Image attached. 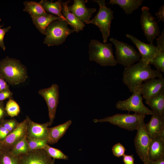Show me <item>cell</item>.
I'll return each mask as SVG.
<instances>
[{
    "instance_id": "obj_18",
    "label": "cell",
    "mask_w": 164,
    "mask_h": 164,
    "mask_svg": "<svg viewBox=\"0 0 164 164\" xmlns=\"http://www.w3.org/2000/svg\"><path fill=\"white\" fill-rule=\"evenodd\" d=\"M50 126L49 121L40 124L34 122L29 118L27 126L26 137L44 139L47 138L48 128Z\"/></svg>"
},
{
    "instance_id": "obj_21",
    "label": "cell",
    "mask_w": 164,
    "mask_h": 164,
    "mask_svg": "<svg viewBox=\"0 0 164 164\" xmlns=\"http://www.w3.org/2000/svg\"><path fill=\"white\" fill-rule=\"evenodd\" d=\"M70 2V0H68L62 2L61 12L66 19L67 23L72 27L75 31L78 33L83 29L85 25L68 10V4Z\"/></svg>"
},
{
    "instance_id": "obj_33",
    "label": "cell",
    "mask_w": 164,
    "mask_h": 164,
    "mask_svg": "<svg viewBox=\"0 0 164 164\" xmlns=\"http://www.w3.org/2000/svg\"><path fill=\"white\" fill-rule=\"evenodd\" d=\"M126 150L124 146L120 143L114 145L112 149L114 155L118 157L123 156L125 155Z\"/></svg>"
},
{
    "instance_id": "obj_2",
    "label": "cell",
    "mask_w": 164,
    "mask_h": 164,
    "mask_svg": "<svg viewBox=\"0 0 164 164\" xmlns=\"http://www.w3.org/2000/svg\"><path fill=\"white\" fill-rule=\"evenodd\" d=\"M0 76L10 85L19 84L27 79V69L19 60L7 56L0 61Z\"/></svg>"
},
{
    "instance_id": "obj_31",
    "label": "cell",
    "mask_w": 164,
    "mask_h": 164,
    "mask_svg": "<svg viewBox=\"0 0 164 164\" xmlns=\"http://www.w3.org/2000/svg\"><path fill=\"white\" fill-rule=\"evenodd\" d=\"M6 112L11 117L17 116L20 112L18 104L13 100L10 99L7 102L5 107Z\"/></svg>"
},
{
    "instance_id": "obj_41",
    "label": "cell",
    "mask_w": 164,
    "mask_h": 164,
    "mask_svg": "<svg viewBox=\"0 0 164 164\" xmlns=\"http://www.w3.org/2000/svg\"><path fill=\"white\" fill-rule=\"evenodd\" d=\"M9 90V86L6 81L0 76V92Z\"/></svg>"
},
{
    "instance_id": "obj_46",
    "label": "cell",
    "mask_w": 164,
    "mask_h": 164,
    "mask_svg": "<svg viewBox=\"0 0 164 164\" xmlns=\"http://www.w3.org/2000/svg\"><path fill=\"white\" fill-rule=\"evenodd\" d=\"M1 144L0 143V155H1V152H0V149H1Z\"/></svg>"
},
{
    "instance_id": "obj_34",
    "label": "cell",
    "mask_w": 164,
    "mask_h": 164,
    "mask_svg": "<svg viewBox=\"0 0 164 164\" xmlns=\"http://www.w3.org/2000/svg\"><path fill=\"white\" fill-rule=\"evenodd\" d=\"M19 123L16 120L13 119L4 121L2 126L10 132L15 128Z\"/></svg>"
},
{
    "instance_id": "obj_9",
    "label": "cell",
    "mask_w": 164,
    "mask_h": 164,
    "mask_svg": "<svg viewBox=\"0 0 164 164\" xmlns=\"http://www.w3.org/2000/svg\"><path fill=\"white\" fill-rule=\"evenodd\" d=\"M149 10L147 7H142L140 23L146 39L150 44H153L154 39L156 36H159L160 32L158 23Z\"/></svg>"
},
{
    "instance_id": "obj_38",
    "label": "cell",
    "mask_w": 164,
    "mask_h": 164,
    "mask_svg": "<svg viewBox=\"0 0 164 164\" xmlns=\"http://www.w3.org/2000/svg\"><path fill=\"white\" fill-rule=\"evenodd\" d=\"M157 18L159 19V22L160 21H162L164 22V5H163L161 6L156 13H155Z\"/></svg>"
},
{
    "instance_id": "obj_16",
    "label": "cell",
    "mask_w": 164,
    "mask_h": 164,
    "mask_svg": "<svg viewBox=\"0 0 164 164\" xmlns=\"http://www.w3.org/2000/svg\"><path fill=\"white\" fill-rule=\"evenodd\" d=\"M148 157L152 161L164 158V131L151 139Z\"/></svg>"
},
{
    "instance_id": "obj_25",
    "label": "cell",
    "mask_w": 164,
    "mask_h": 164,
    "mask_svg": "<svg viewBox=\"0 0 164 164\" xmlns=\"http://www.w3.org/2000/svg\"><path fill=\"white\" fill-rule=\"evenodd\" d=\"M39 3L46 12L55 15L67 22L61 12L62 3L61 0L53 2L46 0H42Z\"/></svg>"
},
{
    "instance_id": "obj_15",
    "label": "cell",
    "mask_w": 164,
    "mask_h": 164,
    "mask_svg": "<svg viewBox=\"0 0 164 164\" xmlns=\"http://www.w3.org/2000/svg\"><path fill=\"white\" fill-rule=\"evenodd\" d=\"M126 36L135 45L141 55V59L145 63H149L159 52L153 44L145 43L129 34H127Z\"/></svg>"
},
{
    "instance_id": "obj_8",
    "label": "cell",
    "mask_w": 164,
    "mask_h": 164,
    "mask_svg": "<svg viewBox=\"0 0 164 164\" xmlns=\"http://www.w3.org/2000/svg\"><path fill=\"white\" fill-rule=\"evenodd\" d=\"M110 40L115 46L118 63L126 67L134 64L140 60V54L132 46L113 38H110Z\"/></svg>"
},
{
    "instance_id": "obj_19",
    "label": "cell",
    "mask_w": 164,
    "mask_h": 164,
    "mask_svg": "<svg viewBox=\"0 0 164 164\" xmlns=\"http://www.w3.org/2000/svg\"><path fill=\"white\" fill-rule=\"evenodd\" d=\"M152 115L149 122L145 124V130L150 139L164 131V117L155 112H153Z\"/></svg>"
},
{
    "instance_id": "obj_28",
    "label": "cell",
    "mask_w": 164,
    "mask_h": 164,
    "mask_svg": "<svg viewBox=\"0 0 164 164\" xmlns=\"http://www.w3.org/2000/svg\"><path fill=\"white\" fill-rule=\"evenodd\" d=\"M26 138L29 151L43 149L46 145L48 144L47 139H41L27 137Z\"/></svg>"
},
{
    "instance_id": "obj_20",
    "label": "cell",
    "mask_w": 164,
    "mask_h": 164,
    "mask_svg": "<svg viewBox=\"0 0 164 164\" xmlns=\"http://www.w3.org/2000/svg\"><path fill=\"white\" fill-rule=\"evenodd\" d=\"M72 123V121L70 120L63 124L56 126L48 128L47 138L48 144H53L57 142L65 134Z\"/></svg>"
},
{
    "instance_id": "obj_27",
    "label": "cell",
    "mask_w": 164,
    "mask_h": 164,
    "mask_svg": "<svg viewBox=\"0 0 164 164\" xmlns=\"http://www.w3.org/2000/svg\"><path fill=\"white\" fill-rule=\"evenodd\" d=\"M9 150L13 155L18 156L29 151L26 135L16 143Z\"/></svg>"
},
{
    "instance_id": "obj_6",
    "label": "cell",
    "mask_w": 164,
    "mask_h": 164,
    "mask_svg": "<svg viewBox=\"0 0 164 164\" xmlns=\"http://www.w3.org/2000/svg\"><path fill=\"white\" fill-rule=\"evenodd\" d=\"M93 1L99 5V9L95 17L86 23L92 24L98 26L101 32L103 43H105L110 35L111 25L114 18L113 12L110 8L106 7L105 0H95Z\"/></svg>"
},
{
    "instance_id": "obj_35",
    "label": "cell",
    "mask_w": 164,
    "mask_h": 164,
    "mask_svg": "<svg viewBox=\"0 0 164 164\" xmlns=\"http://www.w3.org/2000/svg\"><path fill=\"white\" fill-rule=\"evenodd\" d=\"M11 28V26H9L3 29L0 28V47L3 50H5L4 41V37L6 32L9 30Z\"/></svg>"
},
{
    "instance_id": "obj_39",
    "label": "cell",
    "mask_w": 164,
    "mask_h": 164,
    "mask_svg": "<svg viewBox=\"0 0 164 164\" xmlns=\"http://www.w3.org/2000/svg\"><path fill=\"white\" fill-rule=\"evenodd\" d=\"M135 159L133 155H125L123 156V161L124 164H135Z\"/></svg>"
},
{
    "instance_id": "obj_5",
    "label": "cell",
    "mask_w": 164,
    "mask_h": 164,
    "mask_svg": "<svg viewBox=\"0 0 164 164\" xmlns=\"http://www.w3.org/2000/svg\"><path fill=\"white\" fill-rule=\"evenodd\" d=\"M146 115L137 114H116L112 116L101 119H94V123L108 122L128 131L137 130L139 126L144 121Z\"/></svg>"
},
{
    "instance_id": "obj_1",
    "label": "cell",
    "mask_w": 164,
    "mask_h": 164,
    "mask_svg": "<svg viewBox=\"0 0 164 164\" xmlns=\"http://www.w3.org/2000/svg\"><path fill=\"white\" fill-rule=\"evenodd\" d=\"M162 77L163 76L160 71L152 69L149 63L140 59L137 63L125 68L123 72L122 81L133 93L143 81Z\"/></svg>"
},
{
    "instance_id": "obj_7",
    "label": "cell",
    "mask_w": 164,
    "mask_h": 164,
    "mask_svg": "<svg viewBox=\"0 0 164 164\" xmlns=\"http://www.w3.org/2000/svg\"><path fill=\"white\" fill-rule=\"evenodd\" d=\"M142 85L134 91L129 98L125 100L118 101L115 105L116 108L122 111H128V112L133 111L135 114L152 115V111L143 102V98L141 94Z\"/></svg>"
},
{
    "instance_id": "obj_26",
    "label": "cell",
    "mask_w": 164,
    "mask_h": 164,
    "mask_svg": "<svg viewBox=\"0 0 164 164\" xmlns=\"http://www.w3.org/2000/svg\"><path fill=\"white\" fill-rule=\"evenodd\" d=\"M24 5L25 8L23 11L28 12L32 19L47 13L39 3L32 1H26L24 2Z\"/></svg>"
},
{
    "instance_id": "obj_42",
    "label": "cell",
    "mask_w": 164,
    "mask_h": 164,
    "mask_svg": "<svg viewBox=\"0 0 164 164\" xmlns=\"http://www.w3.org/2000/svg\"><path fill=\"white\" fill-rule=\"evenodd\" d=\"M144 164H164V158L155 160L152 161L148 159Z\"/></svg>"
},
{
    "instance_id": "obj_45",
    "label": "cell",
    "mask_w": 164,
    "mask_h": 164,
    "mask_svg": "<svg viewBox=\"0 0 164 164\" xmlns=\"http://www.w3.org/2000/svg\"><path fill=\"white\" fill-rule=\"evenodd\" d=\"M1 20V19H0V22ZM3 25H0V28H1L3 26Z\"/></svg>"
},
{
    "instance_id": "obj_40",
    "label": "cell",
    "mask_w": 164,
    "mask_h": 164,
    "mask_svg": "<svg viewBox=\"0 0 164 164\" xmlns=\"http://www.w3.org/2000/svg\"><path fill=\"white\" fill-rule=\"evenodd\" d=\"M10 132L2 126H0V140H4Z\"/></svg>"
},
{
    "instance_id": "obj_23",
    "label": "cell",
    "mask_w": 164,
    "mask_h": 164,
    "mask_svg": "<svg viewBox=\"0 0 164 164\" xmlns=\"http://www.w3.org/2000/svg\"><path fill=\"white\" fill-rule=\"evenodd\" d=\"M63 19L52 14H48L32 19L34 24L39 32L45 34V30L48 26L52 22Z\"/></svg>"
},
{
    "instance_id": "obj_22",
    "label": "cell",
    "mask_w": 164,
    "mask_h": 164,
    "mask_svg": "<svg viewBox=\"0 0 164 164\" xmlns=\"http://www.w3.org/2000/svg\"><path fill=\"white\" fill-rule=\"evenodd\" d=\"M145 101L153 112L164 117V89L157 94L145 100Z\"/></svg>"
},
{
    "instance_id": "obj_30",
    "label": "cell",
    "mask_w": 164,
    "mask_h": 164,
    "mask_svg": "<svg viewBox=\"0 0 164 164\" xmlns=\"http://www.w3.org/2000/svg\"><path fill=\"white\" fill-rule=\"evenodd\" d=\"M43 149L51 158L53 159L67 160L68 157L63 153L61 150L52 147L47 144Z\"/></svg>"
},
{
    "instance_id": "obj_13",
    "label": "cell",
    "mask_w": 164,
    "mask_h": 164,
    "mask_svg": "<svg viewBox=\"0 0 164 164\" xmlns=\"http://www.w3.org/2000/svg\"><path fill=\"white\" fill-rule=\"evenodd\" d=\"M18 157L19 164H51L53 161L44 149L29 151Z\"/></svg>"
},
{
    "instance_id": "obj_44",
    "label": "cell",
    "mask_w": 164,
    "mask_h": 164,
    "mask_svg": "<svg viewBox=\"0 0 164 164\" xmlns=\"http://www.w3.org/2000/svg\"><path fill=\"white\" fill-rule=\"evenodd\" d=\"M55 159H53V161L51 164H54Z\"/></svg>"
},
{
    "instance_id": "obj_10",
    "label": "cell",
    "mask_w": 164,
    "mask_h": 164,
    "mask_svg": "<svg viewBox=\"0 0 164 164\" xmlns=\"http://www.w3.org/2000/svg\"><path fill=\"white\" fill-rule=\"evenodd\" d=\"M38 93L45 100L47 104L51 125L55 118L56 110L59 103V87L57 84H54L48 88L39 90Z\"/></svg>"
},
{
    "instance_id": "obj_32",
    "label": "cell",
    "mask_w": 164,
    "mask_h": 164,
    "mask_svg": "<svg viewBox=\"0 0 164 164\" xmlns=\"http://www.w3.org/2000/svg\"><path fill=\"white\" fill-rule=\"evenodd\" d=\"M154 65L157 70L164 72V51H159V53L149 62Z\"/></svg>"
},
{
    "instance_id": "obj_3",
    "label": "cell",
    "mask_w": 164,
    "mask_h": 164,
    "mask_svg": "<svg viewBox=\"0 0 164 164\" xmlns=\"http://www.w3.org/2000/svg\"><path fill=\"white\" fill-rule=\"evenodd\" d=\"M89 59L102 66H114L118 63L113 55L111 43H102L95 39L89 45Z\"/></svg>"
},
{
    "instance_id": "obj_17",
    "label": "cell",
    "mask_w": 164,
    "mask_h": 164,
    "mask_svg": "<svg viewBox=\"0 0 164 164\" xmlns=\"http://www.w3.org/2000/svg\"><path fill=\"white\" fill-rule=\"evenodd\" d=\"M141 94L145 100L157 94L164 89V78H152L146 81L141 87Z\"/></svg>"
},
{
    "instance_id": "obj_29",
    "label": "cell",
    "mask_w": 164,
    "mask_h": 164,
    "mask_svg": "<svg viewBox=\"0 0 164 164\" xmlns=\"http://www.w3.org/2000/svg\"><path fill=\"white\" fill-rule=\"evenodd\" d=\"M1 154L0 164H19V157L13 155L9 150Z\"/></svg>"
},
{
    "instance_id": "obj_24",
    "label": "cell",
    "mask_w": 164,
    "mask_h": 164,
    "mask_svg": "<svg viewBox=\"0 0 164 164\" xmlns=\"http://www.w3.org/2000/svg\"><path fill=\"white\" fill-rule=\"evenodd\" d=\"M143 1V0H110L109 4L119 5L126 14L129 15L139 7Z\"/></svg>"
},
{
    "instance_id": "obj_43",
    "label": "cell",
    "mask_w": 164,
    "mask_h": 164,
    "mask_svg": "<svg viewBox=\"0 0 164 164\" xmlns=\"http://www.w3.org/2000/svg\"><path fill=\"white\" fill-rule=\"evenodd\" d=\"M5 107L3 102H0V120L4 118L5 112Z\"/></svg>"
},
{
    "instance_id": "obj_14",
    "label": "cell",
    "mask_w": 164,
    "mask_h": 164,
    "mask_svg": "<svg viewBox=\"0 0 164 164\" xmlns=\"http://www.w3.org/2000/svg\"><path fill=\"white\" fill-rule=\"evenodd\" d=\"M87 0H74L73 5L68 6L69 11L73 14L81 22L86 23L90 21L95 8H88L85 5Z\"/></svg>"
},
{
    "instance_id": "obj_12",
    "label": "cell",
    "mask_w": 164,
    "mask_h": 164,
    "mask_svg": "<svg viewBox=\"0 0 164 164\" xmlns=\"http://www.w3.org/2000/svg\"><path fill=\"white\" fill-rule=\"evenodd\" d=\"M28 116L19 123L17 127L3 140L0 141L1 147L5 150H9L18 142L26 135Z\"/></svg>"
},
{
    "instance_id": "obj_4",
    "label": "cell",
    "mask_w": 164,
    "mask_h": 164,
    "mask_svg": "<svg viewBox=\"0 0 164 164\" xmlns=\"http://www.w3.org/2000/svg\"><path fill=\"white\" fill-rule=\"evenodd\" d=\"M68 25L63 19L51 22L45 29L46 37L43 43L48 46L62 44L68 36L75 31L73 29H70Z\"/></svg>"
},
{
    "instance_id": "obj_11",
    "label": "cell",
    "mask_w": 164,
    "mask_h": 164,
    "mask_svg": "<svg viewBox=\"0 0 164 164\" xmlns=\"http://www.w3.org/2000/svg\"><path fill=\"white\" fill-rule=\"evenodd\" d=\"M137 130L134 144L138 155L144 163L148 159V153L151 139L145 130L144 121Z\"/></svg>"
},
{
    "instance_id": "obj_36",
    "label": "cell",
    "mask_w": 164,
    "mask_h": 164,
    "mask_svg": "<svg viewBox=\"0 0 164 164\" xmlns=\"http://www.w3.org/2000/svg\"><path fill=\"white\" fill-rule=\"evenodd\" d=\"M157 39L156 46L159 51H164V30L163 29L160 36Z\"/></svg>"
},
{
    "instance_id": "obj_37",
    "label": "cell",
    "mask_w": 164,
    "mask_h": 164,
    "mask_svg": "<svg viewBox=\"0 0 164 164\" xmlns=\"http://www.w3.org/2000/svg\"><path fill=\"white\" fill-rule=\"evenodd\" d=\"M13 93L9 90H6L0 92V102L7 99H11Z\"/></svg>"
}]
</instances>
